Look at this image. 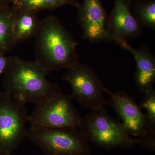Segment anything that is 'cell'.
<instances>
[{
  "label": "cell",
  "mask_w": 155,
  "mask_h": 155,
  "mask_svg": "<svg viewBox=\"0 0 155 155\" xmlns=\"http://www.w3.org/2000/svg\"><path fill=\"white\" fill-rule=\"evenodd\" d=\"M135 138L137 145H140L148 150L155 152V130L147 128L144 133Z\"/></svg>",
  "instance_id": "obj_17"
},
{
  "label": "cell",
  "mask_w": 155,
  "mask_h": 155,
  "mask_svg": "<svg viewBox=\"0 0 155 155\" xmlns=\"http://www.w3.org/2000/svg\"><path fill=\"white\" fill-rule=\"evenodd\" d=\"M105 92L110 96L108 104L118 114L128 133L137 137L144 133L148 128L147 115L143 113L133 97L122 91L114 92L107 87Z\"/></svg>",
  "instance_id": "obj_9"
},
{
  "label": "cell",
  "mask_w": 155,
  "mask_h": 155,
  "mask_svg": "<svg viewBox=\"0 0 155 155\" xmlns=\"http://www.w3.org/2000/svg\"><path fill=\"white\" fill-rule=\"evenodd\" d=\"M34 37L35 61L48 73L67 69L78 61V43L55 15L41 20Z\"/></svg>",
  "instance_id": "obj_2"
},
{
  "label": "cell",
  "mask_w": 155,
  "mask_h": 155,
  "mask_svg": "<svg viewBox=\"0 0 155 155\" xmlns=\"http://www.w3.org/2000/svg\"><path fill=\"white\" fill-rule=\"evenodd\" d=\"M26 138L44 155H91L88 142L77 127H33L26 130Z\"/></svg>",
  "instance_id": "obj_4"
},
{
  "label": "cell",
  "mask_w": 155,
  "mask_h": 155,
  "mask_svg": "<svg viewBox=\"0 0 155 155\" xmlns=\"http://www.w3.org/2000/svg\"><path fill=\"white\" fill-rule=\"evenodd\" d=\"M63 79L72 88V98L83 107L94 110L108 104L104 96L106 87L90 66L78 61L67 68Z\"/></svg>",
  "instance_id": "obj_6"
},
{
  "label": "cell",
  "mask_w": 155,
  "mask_h": 155,
  "mask_svg": "<svg viewBox=\"0 0 155 155\" xmlns=\"http://www.w3.org/2000/svg\"><path fill=\"white\" fill-rule=\"evenodd\" d=\"M28 116L25 104L0 94V154H12L26 138Z\"/></svg>",
  "instance_id": "obj_5"
},
{
  "label": "cell",
  "mask_w": 155,
  "mask_h": 155,
  "mask_svg": "<svg viewBox=\"0 0 155 155\" xmlns=\"http://www.w3.org/2000/svg\"><path fill=\"white\" fill-rule=\"evenodd\" d=\"M16 11L11 6L0 8V51L6 54L17 44L13 31Z\"/></svg>",
  "instance_id": "obj_13"
},
{
  "label": "cell",
  "mask_w": 155,
  "mask_h": 155,
  "mask_svg": "<svg viewBox=\"0 0 155 155\" xmlns=\"http://www.w3.org/2000/svg\"><path fill=\"white\" fill-rule=\"evenodd\" d=\"M40 22L36 13L17 11L13 24V34L16 44L35 36Z\"/></svg>",
  "instance_id": "obj_12"
},
{
  "label": "cell",
  "mask_w": 155,
  "mask_h": 155,
  "mask_svg": "<svg viewBox=\"0 0 155 155\" xmlns=\"http://www.w3.org/2000/svg\"><path fill=\"white\" fill-rule=\"evenodd\" d=\"M140 104V108L145 109L147 118L148 128L155 130V90L154 87L144 93Z\"/></svg>",
  "instance_id": "obj_16"
},
{
  "label": "cell",
  "mask_w": 155,
  "mask_h": 155,
  "mask_svg": "<svg viewBox=\"0 0 155 155\" xmlns=\"http://www.w3.org/2000/svg\"><path fill=\"white\" fill-rule=\"evenodd\" d=\"M134 16L142 28L155 29V1L150 0L139 4L134 8Z\"/></svg>",
  "instance_id": "obj_15"
},
{
  "label": "cell",
  "mask_w": 155,
  "mask_h": 155,
  "mask_svg": "<svg viewBox=\"0 0 155 155\" xmlns=\"http://www.w3.org/2000/svg\"><path fill=\"white\" fill-rule=\"evenodd\" d=\"M78 10V22L83 31V40L91 43L114 41L107 31L108 16L101 0H83Z\"/></svg>",
  "instance_id": "obj_8"
},
{
  "label": "cell",
  "mask_w": 155,
  "mask_h": 155,
  "mask_svg": "<svg viewBox=\"0 0 155 155\" xmlns=\"http://www.w3.org/2000/svg\"><path fill=\"white\" fill-rule=\"evenodd\" d=\"M78 128L88 142L104 149H130L137 145L135 137L108 114L105 107L91 110L81 118Z\"/></svg>",
  "instance_id": "obj_3"
},
{
  "label": "cell",
  "mask_w": 155,
  "mask_h": 155,
  "mask_svg": "<svg viewBox=\"0 0 155 155\" xmlns=\"http://www.w3.org/2000/svg\"><path fill=\"white\" fill-rule=\"evenodd\" d=\"M4 73L5 92L23 104H36L63 93L58 84L48 80L49 73L36 61L10 57Z\"/></svg>",
  "instance_id": "obj_1"
},
{
  "label": "cell",
  "mask_w": 155,
  "mask_h": 155,
  "mask_svg": "<svg viewBox=\"0 0 155 155\" xmlns=\"http://www.w3.org/2000/svg\"><path fill=\"white\" fill-rule=\"evenodd\" d=\"M114 42L132 55L136 64L134 74L138 90L144 94L153 87L155 81V58L147 45L142 44L138 49L132 48L127 40L117 39Z\"/></svg>",
  "instance_id": "obj_11"
},
{
  "label": "cell",
  "mask_w": 155,
  "mask_h": 155,
  "mask_svg": "<svg viewBox=\"0 0 155 155\" xmlns=\"http://www.w3.org/2000/svg\"><path fill=\"white\" fill-rule=\"evenodd\" d=\"M13 0H0V8L10 6Z\"/></svg>",
  "instance_id": "obj_19"
},
{
  "label": "cell",
  "mask_w": 155,
  "mask_h": 155,
  "mask_svg": "<svg viewBox=\"0 0 155 155\" xmlns=\"http://www.w3.org/2000/svg\"><path fill=\"white\" fill-rule=\"evenodd\" d=\"M0 155H5V154H0Z\"/></svg>",
  "instance_id": "obj_20"
},
{
  "label": "cell",
  "mask_w": 155,
  "mask_h": 155,
  "mask_svg": "<svg viewBox=\"0 0 155 155\" xmlns=\"http://www.w3.org/2000/svg\"><path fill=\"white\" fill-rule=\"evenodd\" d=\"M10 57H7L5 54L0 51V76L4 73L8 64Z\"/></svg>",
  "instance_id": "obj_18"
},
{
  "label": "cell",
  "mask_w": 155,
  "mask_h": 155,
  "mask_svg": "<svg viewBox=\"0 0 155 155\" xmlns=\"http://www.w3.org/2000/svg\"><path fill=\"white\" fill-rule=\"evenodd\" d=\"M114 2L107 24L108 33L114 42L117 39L127 40L140 36L142 28L131 12L130 0H114Z\"/></svg>",
  "instance_id": "obj_10"
},
{
  "label": "cell",
  "mask_w": 155,
  "mask_h": 155,
  "mask_svg": "<svg viewBox=\"0 0 155 155\" xmlns=\"http://www.w3.org/2000/svg\"><path fill=\"white\" fill-rule=\"evenodd\" d=\"M71 95L62 94L38 103L28 116L33 127L59 128L79 126L81 117L74 107Z\"/></svg>",
  "instance_id": "obj_7"
},
{
  "label": "cell",
  "mask_w": 155,
  "mask_h": 155,
  "mask_svg": "<svg viewBox=\"0 0 155 155\" xmlns=\"http://www.w3.org/2000/svg\"><path fill=\"white\" fill-rule=\"evenodd\" d=\"M11 6L16 11L37 13L43 10H53L65 5H71L78 9V0H13Z\"/></svg>",
  "instance_id": "obj_14"
}]
</instances>
